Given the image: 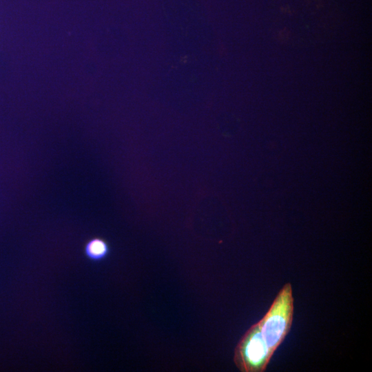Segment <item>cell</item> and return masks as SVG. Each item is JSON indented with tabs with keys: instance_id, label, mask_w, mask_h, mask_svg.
Segmentation results:
<instances>
[{
	"instance_id": "6da1fadb",
	"label": "cell",
	"mask_w": 372,
	"mask_h": 372,
	"mask_svg": "<svg viewBox=\"0 0 372 372\" xmlns=\"http://www.w3.org/2000/svg\"><path fill=\"white\" fill-rule=\"evenodd\" d=\"M292 286L285 283L264 316L237 344L234 362L241 372H264L290 331L293 318Z\"/></svg>"
},
{
	"instance_id": "7a4b0ae2",
	"label": "cell",
	"mask_w": 372,
	"mask_h": 372,
	"mask_svg": "<svg viewBox=\"0 0 372 372\" xmlns=\"http://www.w3.org/2000/svg\"><path fill=\"white\" fill-rule=\"evenodd\" d=\"M110 252V247L108 242L102 238H92L85 244V256L91 261H101L107 257Z\"/></svg>"
}]
</instances>
